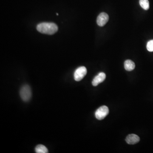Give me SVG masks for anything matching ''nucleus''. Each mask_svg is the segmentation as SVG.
<instances>
[{"label": "nucleus", "mask_w": 153, "mask_h": 153, "mask_svg": "<svg viewBox=\"0 0 153 153\" xmlns=\"http://www.w3.org/2000/svg\"><path fill=\"white\" fill-rule=\"evenodd\" d=\"M109 20V16L107 14L105 13H101L97 18V24L100 27H103L107 23Z\"/></svg>", "instance_id": "obj_5"}, {"label": "nucleus", "mask_w": 153, "mask_h": 153, "mask_svg": "<svg viewBox=\"0 0 153 153\" xmlns=\"http://www.w3.org/2000/svg\"><path fill=\"white\" fill-rule=\"evenodd\" d=\"M20 95L24 101H29L32 97V91L30 86L28 85L23 86L20 89Z\"/></svg>", "instance_id": "obj_2"}, {"label": "nucleus", "mask_w": 153, "mask_h": 153, "mask_svg": "<svg viewBox=\"0 0 153 153\" xmlns=\"http://www.w3.org/2000/svg\"><path fill=\"white\" fill-rule=\"evenodd\" d=\"M87 74L86 68L85 67L78 68L74 73V79L77 81H79L84 78Z\"/></svg>", "instance_id": "obj_4"}, {"label": "nucleus", "mask_w": 153, "mask_h": 153, "mask_svg": "<svg viewBox=\"0 0 153 153\" xmlns=\"http://www.w3.org/2000/svg\"><path fill=\"white\" fill-rule=\"evenodd\" d=\"M106 78V75L104 73L100 72L93 80L92 82L93 86H96L98 85L104 81Z\"/></svg>", "instance_id": "obj_6"}, {"label": "nucleus", "mask_w": 153, "mask_h": 153, "mask_svg": "<svg viewBox=\"0 0 153 153\" xmlns=\"http://www.w3.org/2000/svg\"><path fill=\"white\" fill-rule=\"evenodd\" d=\"M109 108L106 106H103L100 107L96 111L95 115L98 120H102L106 118V116L109 114Z\"/></svg>", "instance_id": "obj_3"}, {"label": "nucleus", "mask_w": 153, "mask_h": 153, "mask_svg": "<svg viewBox=\"0 0 153 153\" xmlns=\"http://www.w3.org/2000/svg\"><path fill=\"white\" fill-rule=\"evenodd\" d=\"M147 49L149 52H153V40L149 41L146 46Z\"/></svg>", "instance_id": "obj_11"}, {"label": "nucleus", "mask_w": 153, "mask_h": 153, "mask_svg": "<svg viewBox=\"0 0 153 153\" xmlns=\"http://www.w3.org/2000/svg\"><path fill=\"white\" fill-rule=\"evenodd\" d=\"M140 4L142 8L146 10L149 9V3L148 0H140Z\"/></svg>", "instance_id": "obj_10"}, {"label": "nucleus", "mask_w": 153, "mask_h": 153, "mask_svg": "<svg viewBox=\"0 0 153 153\" xmlns=\"http://www.w3.org/2000/svg\"><path fill=\"white\" fill-rule=\"evenodd\" d=\"M37 30L40 33L47 35H53L58 30V27L53 23H42L37 26Z\"/></svg>", "instance_id": "obj_1"}, {"label": "nucleus", "mask_w": 153, "mask_h": 153, "mask_svg": "<svg viewBox=\"0 0 153 153\" xmlns=\"http://www.w3.org/2000/svg\"><path fill=\"white\" fill-rule=\"evenodd\" d=\"M135 67V65L133 61L127 60L124 62V68L126 70L131 71L133 70Z\"/></svg>", "instance_id": "obj_8"}, {"label": "nucleus", "mask_w": 153, "mask_h": 153, "mask_svg": "<svg viewBox=\"0 0 153 153\" xmlns=\"http://www.w3.org/2000/svg\"><path fill=\"white\" fill-rule=\"evenodd\" d=\"M140 140V137L135 134H131L127 136L126 141L128 144L134 145L138 143Z\"/></svg>", "instance_id": "obj_7"}, {"label": "nucleus", "mask_w": 153, "mask_h": 153, "mask_svg": "<svg viewBox=\"0 0 153 153\" xmlns=\"http://www.w3.org/2000/svg\"><path fill=\"white\" fill-rule=\"evenodd\" d=\"M37 153H47L48 152V150L46 146L43 145H38L36 147L35 149Z\"/></svg>", "instance_id": "obj_9"}]
</instances>
